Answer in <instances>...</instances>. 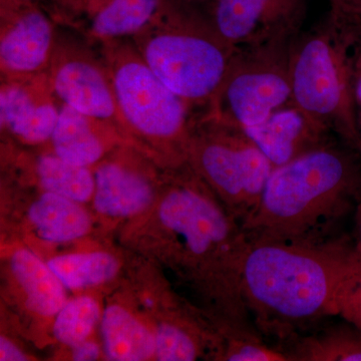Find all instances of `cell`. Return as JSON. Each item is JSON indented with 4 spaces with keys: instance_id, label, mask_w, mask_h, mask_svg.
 I'll return each mask as SVG.
<instances>
[{
    "instance_id": "6",
    "label": "cell",
    "mask_w": 361,
    "mask_h": 361,
    "mask_svg": "<svg viewBox=\"0 0 361 361\" xmlns=\"http://www.w3.org/2000/svg\"><path fill=\"white\" fill-rule=\"evenodd\" d=\"M187 164L241 226L257 208L275 168L243 130L208 111L195 115Z\"/></svg>"
},
{
    "instance_id": "19",
    "label": "cell",
    "mask_w": 361,
    "mask_h": 361,
    "mask_svg": "<svg viewBox=\"0 0 361 361\" xmlns=\"http://www.w3.org/2000/svg\"><path fill=\"white\" fill-rule=\"evenodd\" d=\"M288 343L284 353L289 361H361V330L350 323L299 336Z\"/></svg>"
},
{
    "instance_id": "4",
    "label": "cell",
    "mask_w": 361,
    "mask_h": 361,
    "mask_svg": "<svg viewBox=\"0 0 361 361\" xmlns=\"http://www.w3.org/2000/svg\"><path fill=\"white\" fill-rule=\"evenodd\" d=\"M126 137L158 149L173 168L186 165L196 111L157 77L130 39L99 45Z\"/></svg>"
},
{
    "instance_id": "15",
    "label": "cell",
    "mask_w": 361,
    "mask_h": 361,
    "mask_svg": "<svg viewBox=\"0 0 361 361\" xmlns=\"http://www.w3.org/2000/svg\"><path fill=\"white\" fill-rule=\"evenodd\" d=\"M123 137L109 123L61 104L49 147L61 160L92 169L104 160L114 142Z\"/></svg>"
},
{
    "instance_id": "2",
    "label": "cell",
    "mask_w": 361,
    "mask_h": 361,
    "mask_svg": "<svg viewBox=\"0 0 361 361\" xmlns=\"http://www.w3.org/2000/svg\"><path fill=\"white\" fill-rule=\"evenodd\" d=\"M360 197V157L331 140L274 168L242 229L250 244L326 243Z\"/></svg>"
},
{
    "instance_id": "3",
    "label": "cell",
    "mask_w": 361,
    "mask_h": 361,
    "mask_svg": "<svg viewBox=\"0 0 361 361\" xmlns=\"http://www.w3.org/2000/svg\"><path fill=\"white\" fill-rule=\"evenodd\" d=\"M130 40L157 77L196 113L213 103L237 51L211 20L170 0Z\"/></svg>"
},
{
    "instance_id": "16",
    "label": "cell",
    "mask_w": 361,
    "mask_h": 361,
    "mask_svg": "<svg viewBox=\"0 0 361 361\" xmlns=\"http://www.w3.org/2000/svg\"><path fill=\"white\" fill-rule=\"evenodd\" d=\"M28 218L40 238L51 243L82 238L90 228L89 215L78 202L51 192L33 202Z\"/></svg>"
},
{
    "instance_id": "20",
    "label": "cell",
    "mask_w": 361,
    "mask_h": 361,
    "mask_svg": "<svg viewBox=\"0 0 361 361\" xmlns=\"http://www.w3.org/2000/svg\"><path fill=\"white\" fill-rule=\"evenodd\" d=\"M32 171L44 192L61 195L78 203L94 197L96 183L90 168L68 163L49 152L33 159Z\"/></svg>"
},
{
    "instance_id": "12",
    "label": "cell",
    "mask_w": 361,
    "mask_h": 361,
    "mask_svg": "<svg viewBox=\"0 0 361 361\" xmlns=\"http://www.w3.org/2000/svg\"><path fill=\"white\" fill-rule=\"evenodd\" d=\"M47 73L23 78H2L0 84V127L21 144H49L61 113Z\"/></svg>"
},
{
    "instance_id": "30",
    "label": "cell",
    "mask_w": 361,
    "mask_h": 361,
    "mask_svg": "<svg viewBox=\"0 0 361 361\" xmlns=\"http://www.w3.org/2000/svg\"><path fill=\"white\" fill-rule=\"evenodd\" d=\"M356 250L361 255V197L355 209V228L351 235Z\"/></svg>"
},
{
    "instance_id": "1",
    "label": "cell",
    "mask_w": 361,
    "mask_h": 361,
    "mask_svg": "<svg viewBox=\"0 0 361 361\" xmlns=\"http://www.w3.org/2000/svg\"><path fill=\"white\" fill-rule=\"evenodd\" d=\"M360 265L346 234L314 245L250 244L241 290L254 326L261 336L286 343L323 318L337 316L341 284Z\"/></svg>"
},
{
    "instance_id": "23",
    "label": "cell",
    "mask_w": 361,
    "mask_h": 361,
    "mask_svg": "<svg viewBox=\"0 0 361 361\" xmlns=\"http://www.w3.org/2000/svg\"><path fill=\"white\" fill-rule=\"evenodd\" d=\"M200 330L191 322H166L155 334V356L160 361L196 360L203 350Z\"/></svg>"
},
{
    "instance_id": "14",
    "label": "cell",
    "mask_w": 361,
    "mask_h": 361,
    "mask_svg": "<svg viewBox=\"0 0 361 361\" xmlns=\"http://www.w3.org/2000/svg\"><path fill=\"white\" fill-rule=\"evenodd\" d=\"M275 168L331 141V132L293 102L243 130Z\"/></svg>"
},
{
    "instance_id": "10",
    "label": "cell",
    "mask_w": 361,
    "mask_h": 361,
    "mask_svg": "<svg viewBox=\"0 0 361 361\" xmlns=\"http://www.w3.org/2000/svg\"><path fill=\"white\" fill-rule=\"evenodd\" d=\"M166 0H52L47 11L56 25L90 44L130 39L149 25Z\"/></svg>"
},
{
    "instance_id": "8",
    "label": "cell",
    "mask_w": 361,
    "mask_h": 361,
    "mask_svg": "<svg viewBox=\"0 0 361 361\" xmlns=\"http://www.w3.org/2000/svg\"><path fill=\"white\" fill-rule=\"evenodd\" d=\"M47 77L61 104L113 126L126 137L110 73L92 44L59 32Z\"/></svg>"
},
{
    "instance_id": "26",
    "label": "cell",
    "mask_w": 361,
    "mask_h": 361,
    "mask_svg": "<svg viewBox=\"0 0 361 361\" xmlns=\"http://www.w3.org/2000/svg\"><path fill=\"white\" fill-rule=\"evenodd\" d=\"M329 20L343 30H355L361 23V0H329Z\"/></svg>"
},
{
    "instance_id": "27",
    "label": "cell",
    "mask_w": 361,
    "mask_h": 361,
    "mask_svg": "<svg viewBox=\"0 0 361 361\" xmlns=\"http://www.w3.org/2000/svg\"><path fill=\"white\" fill-rule=\"evenodd\" d=\"M351 70H353V103L356 128L361 147V37L356 32L351 45ZM361 158V149H360Z\"/></svg>"
},
{
    "instance_id": "11",
    "label": "cell",
    "mask_w": 361,
    "mask_h": 361,
    "mask_svg": "<svg viewBox=\"0 0 361 361\" xmlns=\"http://www.w3.org/2000/svg\"><path fill=\"white\" fill-rule=\"evenodd\" d=\"M305 0H216L211 23L236 47L299 35Z\"/></svg>"
},
{
    "instance_id": "9",
    "label": "cell",
    "mask_w": 361,
    "mask_h": 361,
    "mask_svg": "<svg viewBox=\"0 0 361 361\" xmlns=\"http://www.w3.org/2000/svg\"><path fill=\"white\" fill-rule=\"evenodd\" d=\"M59 37L58 25L39 2L0 0L1 80L47 73Z\"/></svg>"
},
{
    "instance_id": "32",
    "label": "cell",
    "mask_w": 361,
    "mask_h": 361,
    "mask_svg": "<svg viewBox=\"0 0 361 361\" xmlns=\"http://www.w3.org/2000/svg\"><path fill=\"white\" fill-rule=\"evenodd\" d=\"M32 1L39 2V4L40 1H44V0H32ZM47 1L51 2L52 0H47Z\"/></svg>"
},
{
    "instance_id": "5",
    "label": "cell",
    "mask_w": 361,
    "mask_h": 361,
    "mask_svg": "<svg viewBox=\"0 0 361 361\" xmlns=\"http://www.w3.org/2000/svg\"><path fill=\"white\" fill-rule=\"evenodd\" d=\"M355 37L353 30L329 20L297 35L291 45L290 80L292 102L360 157L351 70Z\"/></svg>"
},
{
    "instance_id": "7",
    "label": "cell",
    "mask_w": 361,
    "mask_h": 361,
    "mask_svg": "<svg viewBox=\"0 0 361 361\" xmlns=\"http://www.w3.org/2000/svg\"><path fill=\"white\" fill-rule=\"evenodd\" d=\"M297 35L238 47L217 96L206 111L247 130L291 103L290 51Z\"/></svg>"
},
{
    "instance_id": "31",
    "label": "cell",
    "mask_w": 361,
    "mask_h": 361,
    "mask_svg": "<svg viewBox=\"0 0 361 361\" xmlns=\"http://www.w3.org/2000/svg\"><path fill=\"white\" fill-rule=\"evenodd\" d=\"M356 32H357V35H360V37H361V23H360V26H358L357 30H356Z\"/></svg>"
},
{
    "instance_id": "17",
    "label": "cell",
    "mask_w": 361,
    "mask_h": 361,
    "mask_svg": "<svg viewBox=\"0 0 361 361\" xmlns=\"http://www.w3.org/2000/svg\"><path fill=\"white\" fill-rule=\"evenodd\" d=\"M11 265L28 307L39 315L56 316L66 302V287L49 264L32 251L20 249L14 252Z\"/></svg>"
},
{
    "instance_id": "13",
    "label": "cell",
    "mask_w": 361,
    "mask_h": 361,
    "mask_svg": "<svg viewBox=\"0 0 361 361\" xmlns=\"http://www.w3.org/2000/svg\"><path fill=\"white\" fill-rule=\"evenodd\" d=\"M94 205L109 217H129L144 211L154 198L153 178L129 152L102 161L94 169Z\"/></svg>"
},
{
    "instance_id": "21",
    "label": "cell",
    "mask_w": 361,
    "mask_h": 361,
    "mask_svg": "<svg viewBox=\"0 0 361 361\" xmlns=\"http://www.w3.org/2000/svg\"><path fill=\"white\" fill-rule=\"evenodd\" d=\"M68 289H82L109 281L118 270V260L106 252L66 254L47 262Z\"/></svg>"
},
{
    "instance_id": "22",
    "label": "cell",
    "mask_w": 361,
    "mask_h": 361,
    "mask_svg": "<svg viewBox=\"0 0 361 361\" xmlns=\"http://www.w3.org/2000/svg\"><path fill=\"white\" fill-rule=\"evenodd\" d=\"M99 318L101 310L92 297L80 296L66 301L56 313L54 323V337L61 343L75 348L87 341Z\"/></svg>"
},
{
    "instance_id": "25",
    "label": "cell",
    "mask_w": 361,
    "mask_h": 361,
    "mask_svg": "<svg viewBox=\"0 0 361 361\" xmlns=\"http://www.w3.org/2000/svg\"><path fill=\"white\" fill-rule=\"evenodd\" d=\"M337 316L361 330V265L341 284L336 298Z\"/></svg>"
},
{
    "instance_id": "24",
    "label": "cell",
    "mask_w": 361,
    "mask_h": 361,
    "mask_svg": "<svg viewBox=\"0 0 361 361\" xmlns=\"http://www.w3.org/2000/svg\"><path fill=\"white\" fill-rule=\"evenodd\" d=\"M222 336L225 341L221 355L223 360L289 361L283 349L266 344L258 330L222 325Z\"/></svg>"
},
{
    "instance_id": "29",
    "label": "cell",
    "mask_w": 361,
    "mask_h": 361,
    "mask_svg": "<svg viewBox=\"0 0 361 361\" xmlns=\"http://www.w3.org/2000/svg\"><path fill=\"white\" fill-rule=\"evenodd\" d=\"M0 360L23 361L27 360V357L13 342L2 336L0 338Z\"/></svg>"
},
{
    "instance_id": "28",
    "label": "cell",
    "mask_w": 361,
    "mask_h": 361,
    "mask_svg": "<svg viewBox=\"0 0 361 361\" xmlns=\"http://www.w3.org/2000/svg\"><path fill=\"white\" fill-rule=\"evenodd\" d=\"M73 349V360L77 361L97 360L101 353L96 342L90 341L82 342Z\"/></svg>"
},
{
    "instance_id": "18",
    "label": "cell",
    "mask_w": 361,
    "mask_h": 361,
    "mask_svg": "<svg viewBox=\"0 0 361 361\" xmlns=\"http://www.w3.org/2000/svg\"><path fill=\"white\" fill-rule=\"evenodd\" d=\"M102 336L111 360H148L155 355V336L132 313L111 305L102 315Z\"/></svg>"
}]
</instances>
